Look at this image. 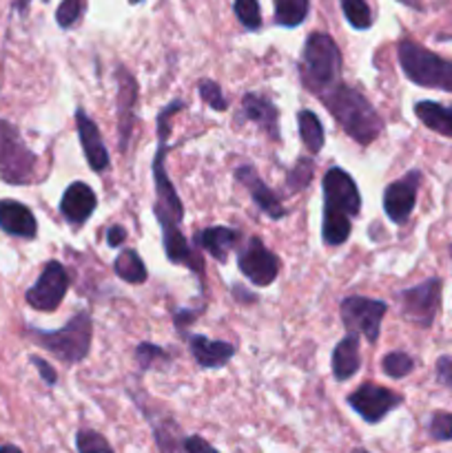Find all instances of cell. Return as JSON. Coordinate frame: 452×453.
<instances>
[{
    "instance_id": "37",
    "label": "cell",
    "mask_w": 452,
    "mask_h": 453,
    "mask_svg": "<svg viewBox=\"0 0 452 453\" xmlns=\"http://www.w3.org/2000/svg\"><path fill=\"white\" fill-rule=\"evenodd\" d=\"M182 109H186V104L182 100L175 102H168L162 111L158 113V140L167 142L168 140V133H171V118L175 113H180Z\"/></svg>"
},
{
    "instance_id": "33",
    "label": "cell",
    "mask_w": 452,
    "mask_h": 453,
    "mask_svg": "<svg viewBox=\"0 0 452 453\" xmlns=\"http://www.w3.org/2000/svg\"><path fill=\"white\" fill-rule=\"evenodd\" d=\"M75 447H78V453H115L106 438L93 429H80L75 436Z\"/></svg>"
},
{
    "instance_id": "20",
    "label": "cell",
    "mask_w": 452,
    "mask_h": 453,
    "mask_svg": "<svg viewBox=\"0 0 452 453\" xmlns=\"http://www.w3.org/2000/svg\"><path fill=\"white\" fill-rule=\"evenodd\" d=\"M189 348L198 365H202L204 370H220L235 354V348L226 341H211L202 334H191Z\"/></svg>"
},
{
    "instance_id": "35",
    "label": "cell",
    "mask_w": 452,
    "mask_h": 453,
    "mask_svg": "<svg viewBox=\"0 0 452 453\" xmlns=\"http://www.w3.org/2000/svg\"><path fill=\"white\" fill-rule=\"evenodd\" d=\"M136 361L140 363L142 370L146 372V370H151L153 365H158V363H167L168 354L153 343H140L136 348Z\"/></svg>"
},
{
    "instance_id": "12",
    "label": "cell",
    "mask_w": 452,
    "mask_h": 453,
    "mask_svg": "<svg viewBox=\"0 0 452 453\" xmlns=\"http://www.w3.org/2000/svg\"><path fill=\"white\" fill-rule=\"evenodd\" d=\"M239 273L255 286H270L279 273V259L260 237H251L238 255Z\"/></svg>"
},
{
    "instance_id": "6",
    "label": "cell",
    "mask_w": 452,
    "mask_h": 453,
    "mask_svg": "<svg viewBox=\"0 0 452 453\" xmlns=\"http://www.w3.org/2000/svg\"><path fill=\"white\" fill-rule=\"evenodd\" d=\"M322 190L323 219H353L362 211V195L344 168H328L322 180Z\"/></svg>"
},
{
    "instance_id": "41",
    "label": "cell",
    "mask_w": 452,
    "mask_h": 453,
    "mask_svg": "<svg viewBox=\"0 0 452 453\" xmlns=\"http://www.w3.org/2000/svg\"><path fill=\"white\" fill-rule=\"evenodd\" d=\"M124 239H127V230H124L122 226H111L109 233H106V243H109L111 248H118L122 246Z\"/></svg>"
},
{
    "instance_id": "34",
    "label": "cell",
    "mask_w": 452,
    "mask_h": 453,
    "mask_svg": "<svg viewBox=\"0 0 452 453\" xmlns=\"http://www.w3.org/2000/svg\"><path fill=\"white\" fill-rule=\"evenodd\" d=\"M199 97L204 100V104H208L211 109L215 111H226V106H229V102H226L224 93H222L220 84L213 82V80H199Z\"/></svg>"
},
{
    "instance_id": "47",
    "label": "cell",
    "mask_w": 452,
    "mask_h": 453,
    "mask_svg": "<svg viewBox=\"0 0 452 453\" xmlns=\"http://www.w3.org/2000/svg\"><path fill=\"white\" fill-rule=\"evenodd\" d=\"M450 257H452V246H450Z\"/></svg>"
},
{
    "instance_id": "4",
    "label": "cell",
    "mask_w": 452,
    "mask_h": 453,
    "mask_svg": "<svg viewBox=\"0 0 452 453\" xmlns=\"http://www.w3.org/2000/svg\"><path fill=\"white\" fill-rule=\"evenodd\" d=\"M397 58L410 82L452 93V60L437 56L415 40H401L397 44Z\"/></svg>"
},
{
    "instance_id": "15",
    "label": "cell",
    "mask_w": 452,
    "mask_h": 453,
    "mask_svg": "<svg viewBox=\"0 0 452 453\" xmlns=\"http://www.w3.org/2000/svg\"><path fill=\"white\" fill-rule=\"evenodd\" d=\"M75 128H78L80 144H82L84 157H87L91 171H106L109 168V150H106L105 142H102L100 128L96 127V122L89 118L84 109L75 111Z\"/></svg>"
},
{
    "instance_id": "46",
    "label": "cell",
    "mask_w": 452,
    "mask_h": 453,
    "mask_svg": "<svg viewBox=\"0 0 452 453\" xmlns=\"http://www.w3.org/2000/svg\"><path fill=\"white\" fill-rule=\"evenodd\" d=\"M355 453H368V451H363V449H357Z\"/></svg>"
},
{
    "instance_id": "29",
    "label": "cell",
    "mask_w": 452,
    "mask_h": 453,
    "mask_svg": "<svg viewBox=\"0 0 452 453\" xmlns=\"http://www.w3.org/2000/svg\"><path fill=\"white\" fill-rule=\"evenodd\" d=\"M313 173H315L313 157L297 159L295 166H292L286 175L288 190H292V193H300V190H304L306 186L310 184V180H313Z\"/></svg>"
},
{
    "instance_id": "30",
    "label": "cell",
    "mask_w": 452,
    "mask_h": 453,
    "mask_svg": "<svg viewBox=\"0 0 452 453\" xmlns=\"http://www.w3.org/2000/svg\"><path fill=\"white\" fill-rule=\"evenodd\" d=\"M233 12L244 29L257 31L261 27V12H260V3H257V0H235Z\"/></svg>"
},
{
    "instance_id": "8",
    "label": "cell",
    "mask_w": 452,
    "mask_h": 453,
    "mask_svg": "<svg viewBox=\"0 0 452 453\" xmlns=\"http://www.w3.org/2000/svg\"><path fill=\"white\" fill-rule=\"evenodd\" d=\"M388 305L384 301L368 299V296H346L339 305L341 323L348 334L363 336L368 343H377L381 332V321L386 317Z\"/></svg>"
},
{
    "instance_id": "23",
    "label": "cell",
    "mask_w": 452,
    "mask_h": 453,
    "mask_svg": "<svg viewBox=\"0 0 452 453\" xmlns=\"http://www.w3.org/2000/svg\"><path fill=\"white\" fill-rule=\"evenodd\" d=\"M415 115L428 127L430 131L439 133L443 137H452V104L443 106L439 102L424 100L415 104Z\"/></svg>"
},
{
    "instance_id": "14",
    "label": "cell",
    "mask_w": 452,
    "mask_h": 453,
    "mask_svg": "<svg viewBox=\"0 0 452 453\" xmlns=\"http://www.w3.org/2000/svg\"><path fill=\"white\" fill-rule=\"evenodd\" d=\"M235 180H238L239 184L251 193L253 202L257 203V208H260L264 215H269L270 219H282V217H286L282 199H279L277 195H275L273 190L261 181V177L257 175V171L251 166V164L239 166L238 171H235Z\"/></svg>"
},
{
    "instance_id": "24",
    "label": "cell",
    "mask_w": 452,
    "mask_h": 453,
    "mask_svg": "<svg viewBox=\"0 0 452 453\" xmlns=\"http://www.w3.org/2000/svg\"><path fill=\"white\" fill-rule=\"evenodd\" d=\"M113 273L118 274L122 281L131 283H144L146 281V268L142 264V257L136 250H122L113 261Z\"/></svg>"
},
{
    "instance_id": "5",
    "label": "cell",
    "mask_w": 452,
    "mask_h": 453,
    "mask_svg": "<svg viewBox=\"0 0 452 453\" xmlns=\"http://www.w3.org/2000/svg\"><path fill=\"white\" fill-rule=\"evenodd\" d=\"M91 334L93 326L89 312H78L60 330L47 332L38 330V327L29 330V339H34L40 348H44L53 357L60 358L62 363H69V365L87 358L89 348H91Z\"/></svg>"
},
{
    "instance_id": "39",
    "label": "cell",
    "mask_w": 452,
    "mask_h": 453,
    "mask_svg": "<svg viewBox=\"0 0 452 453\" xmlns=\"http://www.w3.org/2000/svg\"><path fill=\"white\" fill-rule=\"evenodd\" d=\"M437 379L439 383L452 389V357H441L437 361Z\"/></svg>"
},
{
    "instance_id": "27",
    "label": "cell",
    "mask_w": 452,
    "mask_h": 453,
    "mask_svg": "<svg viewBox=\"0 0 452 453\" xmlns=\"http://www.w3.org/2000/svg\"><path fill=\"white\" fill-rule=\"evenodd\" d=\"M153 436L160 447V453H186L184 438H180L177 425L171 423V420H164V423H155L153 420Z\"/></svg>"
},
{
    "instance_id": "18",
    "label": "cell",
    "mask_w": 452,
    "mask_h": 453,
    "mask_svg": "<svg viewBox=\"0 0 452 453\" xmlns=\"http://www.w3.org/2000/svg\"><path fill=\"white\" fill-rule=\"evenodd\" d=\"M239 109H242L244 118L255 122L270 140H279V111L269 97L261 96V93H246L242 97Z\"/></svg>"
},
{
    "instance_id": "42",
    "label": "cell",
    "mask_w": 452,
    "mask_h": 453,
    "mask_svg": "<svg viewBox=\"0 0 452 453\" xmlns=\"http://www.w3.org/2000/svg\"><path fill=\"white\" fill-rule=\"evenodd\" d=\"M202 312V310H198V312H193V310H180V312H175V326L180 327H184V323H193L195 321V314H199Z\"/></svg>"
},
{
    "instance_id": "38",
    "label": "cell",
    "mask_w": 452,
    "mask_h": 453,
    "mask_svg": "<svg viewBox=\"0 0 452 453\" xmlns=\"http://www.w3.org/2000/svg\"><path fill=\"white\" fill-rule=\"evenodd\" d=\"M184 451L186 453H220L215 447L208 445V442L199 436H186L184 438Z\"/></svg>"
},
{
    "instance_id": "45",
    "label": "cell",
    "mask_w": 452,
    "mask_h": 453,
    "mask_svg": "<svg viewBox=\"0 0 452 453\" xmlns=\"http://www.w3.org/2000/svg\"><path fill=\"white\" fill-rule=\"evenodd\" d=\"M129 3H131V4H140L142 0H129Z\"/></svg>"
},
{
    "instance_id": "1",
    "label": "cell",
    "mask_w": 452,
    "mask_h": 453,
    "mask_svg": "<svg viewBox=\"0 0 452 453\" xmlns=\"http://www.w3.org/2000/svg\"><path fill=\"white\" fill-rule=\"evenodd\" d=\"M164 157H167V142L160 140L158 150L153 157V181H155V203H153V215L155 219L162 226V243L167 259L171 264L186 265L193 270L195 274L202 277L204 265L202 257L191 248L186 237L182 234L180 224L184 219V206H182L180 197L175 193V186L168 180L167 168H164Z\"/></svg>"
},
{
    "instance_id": "16",
    "label": "cell",
    "mask_w": 452,
    "mask_h": 453,
    "mask_svg": "<svg viewBox=\"0 0 452 453\" xmlns=\"http://www.w3.org/2000/svg\"><path fill=\"white\" fill-rule=\"evenodd\" d=\"M118 75V131H120V149L127 150L129 140L133 131V109L137 102V82L124 66L115 71Z\"/></svg>"
},
{
    "instance_id": "40",
    "label": "cell",
    "mask_w": 452,
    "mask_h": 453,
    "mask_svg": "<svg viewBox=\"0 0 452 453\" xmlns=\"http://www.w3.org/2000/svg\"><path fill=\"white\" fill-rule=\"evenodd\" d=\"M31 365L38 367V372H40V376H43L44 383H47V385H56V380H58L56 370H53V367L49 365V363L44 361V358H40V357H31Z\"/></svg>"
},
{
    "instance_id": "31",
    "label": "cell",
    "mask_w": 452,
    "mask_h": 453,
    "mask_svg": "<svg viewBox=\"0 0 452 453\" xmlns=\"http://www.w3.org/2000/svg\"><path fill=\"white\" fill-rule=\"evenodd\" d=\"M381 370H384L386 376L397 380L415 370V361H412L406 352H390L386 354L384 361H381Z\"/></svg>"
},
{
    "instance_id": "19",
    "label": "cell",
    "mask_w": 452,
    "mask_h": 453,
    "mask_svg": "<svg viewBox=\"0 0 452 453\" xmlns=\"http://www.w3.org/2000/svg\"><path fill=\"white\" fill-rule=\"evenodd\" d=\"M0 230H4L12 237L34 239L38 233L35 217L25 203L16 199H0Z\"/></svg>"
},
{
    "instance_id": "22",
    "label": "cell",
    "mask_w": 452,
    "mask_h": 453,
    "mask_svg": "<svg viewBox=\"0 0 452 453\" xmlns=\"http://www.w3.org/2000/svg\"><path fill=\"white\" fill-rule=\"evenodd\" d=\"M359 365H362V358H359V339L353 334L344 336L335 345V349H332V376L337 380H348L357 374Z\"/></svg>"
},
{
    "instance_id": "17",
    "label": "cell",
    "mask_w": 452,
    "mask_h": 453,
    "mask_svg": "<svg viewBox=\"0 0 452 453\" xmlns=\"http://www.w3.org/2000/svg\"><path fill=\"white\" fill-rule=\"evenodd\" d=\"M96 206V193L84 181H74L60 199V212L71 226H82L84 221H89V217L93 215Z\"/></svg>"
},
{
    "instance_id": "26",
    "label": "cell",
    "mask_w": 452,
    "mask_h": 453,
    "mask_svg": "<svg viewBox=\"0 0 452 453\" xmlns=\"http://www.w3.org/2000/svg\"><path fill=\"white\" fill-rule=\"evenodd\" d=\"M310 9V0H275V22L279 27H300L306 20Z\"/></svg>"
},
{
    "instance_id": "13",
    "label": "cell",
    "mask_w": 452,
    "mask_h": 453,
    "mask_svg": "<svg viewBox=\"0 0 452 453\" xmlns=\"http://www.w3.org/2000/svg\"><path fill=\"white\" fill-rule=\"evenodd\" d=\"M421 184V173L410 171L401 180L393 181L384 190V211L393 224H406L417 203V190Z\"/></svg>"
},
{
    "instance_id": "9",
    "label": "cell",
    "mask_w": 452,
    "mask_h": 453,
    "mask_svg": "<svg viewBox=\"0 0 452 453\" xmlns=\"http://www.w3.org/2000/svg\"><path fill=\"white\" fill-rule=\"evenodd\" d=\"M401 317L417 327H430L441 308V279H428L415 288L399 292Z\"/></svg>"
},
{
    "instance_id": "28",
    "label": "cell",
    "mask_w": 452,
    "mask_h": 453,
    "mask_svg": "<svg viewBox=\"0 0 452 453\" xmlns=\"http://www.w3.org/2000/svg\"><path fill=\"white\" fill-rule=\"evenodd\" d=\"M341 12H344L346 20L350 22V27L357 31L370 29L372 27V13L368 7L366 0H339Z\"/></svg>"
},
{
    "instance_id": "11",
    "label": "cell",
    "mask_w": 452,
    "mask_h": 453,
    "mask_svg": "<svg viewBox=\"0 0 452 453\" xmlns=\"http://www.w3.org/2000/svg\"><path fill=\"white\" fill-rule=\"evenodd\" d=\"M403 403L399 394L381 388L377 383H363L348 396V405L355 414L362 416L368 425H377Z\"/></svg>"
},
{
    "instance_id": "2",
    "label": "cell",
    "mask_w": 452,
    "mask_h": 453,
    "mask_svg": "<svg viewBox=\"0 0 452 453\" xmlns=\"http://www.w3.org/2000/svg\"><path fill=\"white\" fill-rule=\"evenodd\" d=\"M322 100L326 109L331 111L332 118L339 122V127L359 144L368 146L384 131V122H381L379 113L357 88L339 82L326 96H322Z\"/></svg>"
},
{
    "instance_id": "21",
    "label": "cell",
    "mask_w": 452,
    "mask_h": 453,
    "mask_svg": "<svg viewBox=\"0 0 452 453\" xmlns=\"http://www.w3.org/2000/svg\"><path fill=\"white\" fill-rule=\"evenodd\" d=\"M238 239L239 234L226 226H211V228H204L202 233L195 234V243L220 264H226V257H229L230 248L238 243Z\"/></svg>"
},
{
    "instance_id": "43",
    "label": "cell",
    "mask_w": 452,
    "mask_h": 453,
    "mask_svg": "<svg viewBox=\"0 0 452 453\" xmlns=\"http://www.w3.org/2000/svg\"><path fill=\"white\" fill-rule=\"evenodd\" d=\"M397 3L406 4V7H410V9H417V12H421V9H424L421 0H397Z\"/></svg>"
},
{
    "instance_id": "10",
    "label": "cell",
    "mask_w": 452,
    "mask_h": 453,
    "mask_svg": "<svg viewBox=\"0 0 452 453\" xmlns=\"http://www.w3.org/2000/svg\"><path fill=\"white\" fill-rule=\"evenodd\" d=\"M69 290V274L60 261H47L38 281L27 290V303L40 312H53Z\"/></svg>"
},
{
    "instance_id": "44",
    "label": "cell",
    "mask_w": 452,
    "mask_h": 453,
    "mask_svg": "<svg viewBox=\"0 0 452 453\" xmlns=\"http://www.w3.org/2000/svg\"><path fill=\"white\" fill-rule=\"evenodd\" d=\"M0 453H22L16 445H3L0 447Z\"/></svg>"
},
{
    "instance_id": "25",
    "label": "cell",
    "mask_w": 452,
    "mask_h": 453,
    "mask_svg": "<svg viewBox=\"0 0 452 453\" xmlns=\"http://www.w3.org/2000/svg\"><path fill=\"white\" fill-rule=\"evenodd\" d=\"M297 122H300V135L304 146L308 149V153L317 155L323 149V127L319 118L313 111L304 109L297 115Z\"/></svg>"
},
{
    "instance_id": "3",
    "label": "cell",
    "mask_w": 452,
    "mask_h": 453,
    "mask_svg": "<svg viewBox=\"0 0 452 453\" xmlns=\"http://www.w3.org/2000/svg\"><path fill=\"white\" fill-rule=\"evenodd\" d=\"M341 51L328 34H310L306 38L300 60V75L304 87L315 96H326L339 84Z\"/></svg>"
},
{
    "instance_id": "7",
    "label": "cell",
    "mask_w": 452,
    "mask_h": 453,
    "mask_svg": "<svg viewBox=\"0 0 452 453\" xmlns=\"http://www.w3.org/2000/svg\"><path fill=\"white\" fill-rule=\"evenodd\" d=\"M35 171V155L20 140L13 124L0 119V177L9 184H27Z\"/></svg>"
},
{
    "instance_id": "32",
    "label": "cell",
    "mask_w": 452,
    "mask_h": 453,
    "mask_svg": "<svg viewBox=\"0 0 452 453\" xmlns=\"http://www.w3.org/2000/svg\"><path fill=\"white\" fill-rule=\"evenodd\" d=\"M84 9H87V0H62L56 9V22L62 29H71L78 25Z\"/></svg>"
},
{
    "instance_id": "36",
    "label": "cell",
    "mask_w": 452,
    "mask_h": 453,
    "mask_svg": "<svg viewBox=\"0 0 452 453\" xmlns=\"http://www.w3.org/2000/svg\"><path fill=\"white\" fill-rule=\"evenodd\" d=\"M428 432L434 441H452V414H448V411H434L428 423Z\"/></svg>"
}]
</instances>
